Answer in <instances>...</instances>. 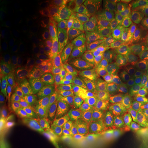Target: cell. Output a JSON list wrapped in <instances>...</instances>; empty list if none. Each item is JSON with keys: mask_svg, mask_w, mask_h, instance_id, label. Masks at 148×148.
Wrapping results in <instances>:
<instances>
[{"mask_svg": "<svg viewBox=\"0 0 148 148\" xmlns=\"http://www.w3.org/2000/svg\"><path fill=\"white\" fill-rule=\"evenodd\" d=\"M132 110L126 127L119 133V139L123 147L132 148L145 135L147 121L145 93L142 91L137 97L132 98Z\"/></svg>", "mask_w": 148, "mask_h": 148, "instance_id": "6da1fadb", "label": "cell"}, {"mask_svg": "<svg viewBox=\"0 0 148 148\" xmlns=\"http://www.w3.org/2000/svg\"><path fill=\"white\" fill-rule=\"evenodd\" d=\"M141 58L131 45H123L121 73L125 90L134 98L144 90L145 77L141 66Z\"/></svg>", "mask_w": 148, "mask_h": 148, "instance_id": "7a4b0ae2", "label": "cell"}, {"mask_svg": "<svg viewBox=\"0 0 148 148\" xmlns=\"http://www.w3.org/2000/svg\"><path fill=\"white\" fill-rule=\"evenodd\" d=\"M125 45H132L145 34L148 26V18L140 14L123 11L120 16Z\"/></svg>", "mask_w": 148, "mask_h": 148, "instance_id": "3957f363", "label": "cell"}, {"mask_svg": "<svg viewBox=\"0 0 148 148\" xmlns=\"http://www.w3.org/2000/svg\"><path fill=\"white\" fill-rule=\"evenodd\" d=\"M123 55V44L119 41H108L100 53L102 65L109 70L121 71Z\"/></svg>", "mask_w": 148, "mask_h": 148, "instance_id": "277c9868", "label": "cell"}, {"mask_svg": "<svg viewBox=\"0 0 148 148\" xmlns=\"http://www.w3.org/2000/svg\"><path fill=\"white\" fill-rule=\"evenodd\" d=\"M75 95L82 108L95 113L102 108V99L95 95L90 86H75Z\"/></svg>", "mask_w": 148, "mask_h": 148, "instance_id": "5b68a950", "label": "cell"}, {"mask_svg": "<svg viewBox=\"0 0 148 148\" xmlns=\"http://www.w3.org/2000/svg\"><path fill=\"white\" fill-rule=\"evenodd\" d=\"M16 25L15 20L11 16H5L0 25V46L1 52H5L12 45L15 39Z\"/></svg>", "mask_w": 148, "mask_h": 148, "instance_id": "8992f818", "label": "cell"}, {"mask_svg": "<svg viewBox=\"0 0 148 148\" xmlns=\"http://www.w3.org/2000/svg\"><path fill=\"white\" fill-rule=\"evenodd\" d=\"M98 31L108 41H119L125 45V39L120 17L113 18L102 23L98 27Z\"/></svg>", "mask_w": 148, "mask_h": 148, "instance_id": "52a82bcc", "label": "cell"}, {"mask_svg": "<svg viewBox=\"0 0 148 148\" xmlns=\"http://www.w3.org/2000/svg\"><path fill=\"white\" fill-rule=\"evenodd\" d=\"M125 92L121 74L114 71L108 75L103 84V93L108 100L114 101Z\"/></svg>", "mask_w": 148, "mask_h": 148, "instance_id": "ba28073f", "label": "cell"}, {"mask_svg": "<svg viewBox=\"0 0 148 148\" xmlns=\"http://www.w3.org/2000/svg\"><path fill=\"white\" fill-rule=\"evenodd\" d=\"M97 68L90 63L82 64L75 68L73 81L75 86H90L96 75Z\"/></svg>", "mask_w": 148, "mask_h": 148, "instance_id": "9c48e42d", "label": "cell"}, {"mask_svg": "<svg viewBox=\"0 0 148 148\" xmlns=\"http://www.w3.org/2000/svg\"><path fill=\"white\" fill-rule=\"evenodd\" d=\"M110 110L123 119L128 121L132 110V98L130 95L125 91L121 97L112 101Z\"/></svg>", "mask_w": 148, "mask_h": 148, "instance_id": "30bf717a", "label": "cell"}, {"mask_svg": "<svg viewBox=\"0 0 148 148\" xmlns=\"http://www.w3.org/2000/svg\"><path fill=\"white\" fill-rule=\"evenodd\" d=\"M81 125L83 131L88 136H91L98 132L99 121L95 112L82 108L81 110Z\"/></svg>", "mask_w": 148, "mask_h": 148, "instance_id": "8fae6325", "label": "cell"}, {"mask_svg": "<svg viewBox=\"0 0 148 148\" xmlns=\"http://www.w3.org/2000/svg\"><path fill=\"white\" fill-rule=\"evenodd\" d=\"M12 73L14 77V84L12 99V101L19 105L22 100L25 99L29 86L25 77L21 73L17 71H14Z\"/></svg>", "mask_w": 148, "mask_h": 148, "instance_id": "7c38bea8", "label": "cell"}, {"mask_svg": "<svg viewBox=\"0 0 148 148\" xmlns=\"http://www.w3.org/2000/svg\"><path fill=\"white\" fill-rule=\"evenodd\" d=\"M38 101V97L29 86L26 96L23 99L22 104L21 112L23 120L29 121V119L32 117L37 110Z\"/></svg>", "mask_w": 148, "mask_h": 148, "instance_id": "4fadbf2b", "label": "cell"}, {"mask_svg": "<svg viewBox=\"0 0 148 148\" xmlns=\"http://www.w3.org/2000/svg\"><path fill=\"white\" fill-rule=\"evenodd\" d=\"M3 121L9 129L15 130L19 123V107L14 101H10L3 109Z\"/></svg>", "mask_w": 148, "mask_h": 148, "instance_id": "5bb4252c", "label": "cell"}, {"mask_svg": "<svg viewBox=\"0 0 148 148\" xmlns=\"http://www.w3.org/2000/svg\"><path fill=\"white\" fill-rule=\"evenodd\" d=\"M97 118L99 121L98 132L104 136H114L119 138V134L111 126L110 121V111L105 108H101L97 112Z\"/></svg>", "mask_w": 148, "mask_h": 148, "instance_id": "9a60e30c", "label": "cell"}, {"mask_svg": "<svg viewBox=\"0 0 148 148\" xmlns=\"http://www.w3.org/2000/svg\"><path fill=\"white\" fill-rule=\"evenodd\" d=\"M47 114L43 106H40L28 121V130L32 134L42 132L47 123Z\"/></svg>", "mask_w": 148, "mask_h": 148, "instance_id": "2e32d148", "label": "cell"}, {"mask_svg": "<svg viewBox=\"0 0 148 148\" xmlns=\"http://www.w3.org/2000/svg\"><path fill=\"white\" fill-rule=\"evenodd\" d=\"M89 140L96 147L116 148L123 147L119 138L110 136H104L96 133L89 136Z\"/></svg>", "mask_w": 148, "mask_h": 148, "instance_id": "e0dca14e", "label": "cell"}, {"mask_svg": "<svg viewBox=\"0 0 148 148\" xmlns=\"http://www.w3.org/2000/svg\"><path fill=\"white\" fill-rule=\"evenodd\" d=\"M47 123L49 129L52 132L57 133L60 131L63 124V117L58 106L51 105L49 107L47 112Z\"/></svg>", "mask_w": 148, "mask_h": 148, "instance_id": "ac0fdd59", "label": "cell"}, {"mask_svg": "<svg viewBox=\"0 0 148 148\" xmlns=\"http://www.w3.org/2000/svg\"><path fill=\"white\" fill-rule=\"evenodd\" d=\"M29 59L26 53L23 51H18L8 56L4 60L5 65L15 69H24L28 65Z\"/></svg>", "mask_w": 148, "mask_h": 148, "instance_id": "d6986e66", "label": "cell"}, {"mask_svg": "<svg viewBox=\"0 0 148 148\" xmlns=\"http://www.w3.org/2000/svg\"><path fill=\"white\" fill-rule=\"evenodd\" d=\"M125 10L138 14L148 18V0H132L123 3Z\"/></svg>", "mask_w": 148, "mask_h": 148, "instance_id": "ffe728a7", "label": "cell"}, {"mask_svg": "<svg viewBox=\"0 0 148 148\" xmlns=\"http://www.w3.org/2000/svg\"><path fill=\"white\" fill-rule=\"evenodd\" d=\"M7 148H27V141L23 133L11 131L7 136Z\"/></svg>", "mask_w": 148, "mask_h": 148, "instance_id": "44dd1931", "label": "cell"}, {"mask_svg": "<svg viewBox=\"0 0 148 148\" xmlns=\"http://www.w3.org/2000/svg\"><path fill=\"white\" fill-rule=\"evenodd\" d=\"M66 60L70 65L78 66L84 60V55L82 51L73 47H69L66 50Z\"/></svg>", "mask_w": 148, "mask_h": 148, "instance_id": "7402d4cb", "label": "cell"}, {"mask_svg": "<svg viewBox=\"0 0 148 148\" xmlns=\"http://www.w3.org/2000/svg\"><path fill=\"white\" fill-rule=\"evenodd\" d=\"M131 46L140 57L148 56V26L145 34Z\"/></svg>", "mask_w": 148, "mask_h": 148, "instance_id": "603a6c76", "label": "cell"}, {"mask_svg": "<svg viewBox=\"0 0 148 148\" xmlns=\"http://www.w3.org/2000/svg\"><path fill=\"white\" fill-rule=\"evenodd\" d=\"M110 121L111 126L119 135V133L126 127L128 121L123 119L121 116L110 110Z\"/></svg>", "mask_w": 148, "mask_h": 148, "instance_id": "cb8c5ba5", "label": "cell"}, {"mask_svg": "<svg viewBox=\"0 0 148 148\" xmlns=\"http://www.w3.org/2000/svg\"><path fill=\"white\" fill-rule=\"evenodd\" d=\"M31 80L33 85L34 86L36 90L40 94L47 93L49 87L48 84L45 79L38 73H32V77H31Z\"/></svg>", "mask_w": 148, "mask_h": 148, "instance_id": "d4e9b609", "label": "cell"}, {"mask_svg": "<svg viewBox=\"0 0 148 148\" xmlns=\"http://www.w3.org/2000/svg\"><path fill=\"white\" fill-rule=\"evenodd\" d=\"M14 84V77L13 73H6L3 79V92L7 97H12Z\"/></svg>", "mask_w": 148, "mask_h": 148, "instance_id": "484cf974", "label": "cell"}, {"mask_svg": "<svg viewBox=\"0 0 148 148\" xmlns=\"http://www.w3.org/2000/svg\"><path fill=\"white\" fill-rule=\"evenodd\" d=\"M56 75L58 80L64 82L69 75V71L67 66L63 63H60L56 67Z\"/></svg>", "mask_w": 148, "mask_h": 148, "instance_id": "4316f807", "label": "cell"}, {"mask_svg": "<svg viewBox=\"0 0 148 148\" xmlns=\"http://www.w3.org/2000/svg\"><path fill=\"white\" fill-rule=\"evenodd\" d=\"M45 140L38 136H32L27 140V148H45Z\"/></svg>", "mask_w": 148, "mask_h": 148, "instance_id": "83f0119b", "label": "cell"}, {"mask_svg": "<svg viewBox=\"0 0 148 148\" xmlns=\"http://www.w3.org/2000/svg\"><path fill=\"white\" fill-rule=\"evenodd\" d=\"M144 77H145V86H144V93H145V99L146 107H147V126H146L145 133L148 134V71L147 70H144Z\"/></svg>", "mask_w": 148, "mask_h": 148, "instance_id": "f1b7e54d", "label": "cell"}, {"mask_svg": "<svg viewBox=\"0 0 148 148\" xmlns=\"http://www.w3.org/2000/svg\"><path fill=\"white\" fill-rule=\"evenodd\" d=\"M132 148H148V134H145L143 138Z\"/></svg>", "mask_w": 148, "mask_h": 148, "instance_id": "f546056e", "label": "cell"}, {"mask_svg": "<svg viewBox=\"0 0 148 148\" xmlns=\"http://www.w3.org/2000/svg\"><path fill=\"white\" fill-rule=\"evenodd\" d=\"M45 148H58L56 143L53 140H46L45 144Z\"/></svg>", "mask_w": 148, "mask_h": 148, "instance_id": "4dcf8cb0", "label": "cell"}, {"mask_svg": "<svg viewBox=\"0 0 148 148\" xmlns=\"http://www.w3.org/2000/svg\"><path fill=\"white\" fill-rule=\"evenodd\" d=\"M143 66L144 70H147L148 71V56L146 57V58L143 62Z\"/></svg>", "mask_w": 148, "mask_h": 148, "instance_id": "1f68e13d", "label": "cell"}, {"mask_svg": "<svg viewBox=\"0 0 148 148\" xmlns=\"http://www.w3.org/2000/svg\"><path fill=\"white\" fill-rule=\"evenodd\" d=\"M69 148H88L86 146L83 145H72L69 146Z\"/></svg>", "mask_w": 148, "mask_h": 148, "instance_id": "d6a6232c", "label": "cell"}, {"mask_svg": "<svg viewBox=\"0 0 148 148\" xmlns=\"http://www.w3.org/2000/svg\"><path fill=\"white\" fill-rule=\"evenodd\" d=\"M93 148H103V147H93Z\"/></svg>", "mask_w": 148, "mask_h": 148, "instance_id": "836d02e7", "label": "cell"}, {"mask_svg": "<svg viewBox=\"0 0 148 148\" xmlns=\"http://www.w3.org/2000/svg\"><path fill=\"white\" fill-rule=\"evenodd\" d=\"M127 148H128V147H127Z\"/></svg>", "mask_w": 148, "mask_h": 148, "instance_id": "e575fe53", "label": "cell"}]
</instances>
